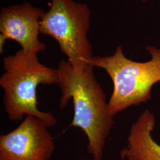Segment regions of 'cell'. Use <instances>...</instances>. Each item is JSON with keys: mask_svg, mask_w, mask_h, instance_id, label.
<instances>
[{"mask_svg": "<svg viewBox=\"0 0 160 160\" xmlns=\"http://www.w3.org/2000/svg\"><path fill=\"white\" fill-rule=\"evenodd\" d=\"M91 64L81 70L75 69L68 61L58 67V84L61 90L59 106L65 108L70 100L74 104L71 126L80 128L86 135L87 151L92 160H102L107 138L114 124L106 94Z\"/></svg>", "mask_w": 160, "mask_h": 160, "instance_id": "6da1fadb", "label": "cell"}, {"mask_svg": "<svg viewBox=\"0 0 160 160\" xmlns=\"http://www.w3.org/2000/svg\"><path fill=\"white\" fill-rule=\"evenodd\" d=\"M3 69L0 86L4 91V106L9 119L19 121L26 116H33L48 128L55 125L57 119L51 112L40 111L38 108L37 88L39 85L58 84L57 69L40 63L37 53L22 49L4 58Z\"/></svg>", "mask_w": 160, "mask_h": 160, "instance_id": "7a4b0ae2", "label": "cell"}, {"mask_svg": "<svg viewBox=\"0 0 160 160\" xmlns=\"http://www.w3.org/2000/svg\"><path fill=\"white\" fill-rule=\"evenodd\" d=\"M145 48L151 58L143 62L126 58L120 46L113 55L92 59L91 65L105 70L113 82V90L108 102L113 116L130 106L150 100L152 87L160 81V49L154 46Z\"/></svg>", "mask_w": 160, "mask_h": 160, "instance_id": "3957f363", "label": "cell"}, {"mask_svg": "<svg viewBox=\"0 0 160 160\" xmlns=\"http://www.w3.org/2000/svg\"><path fill=\"white\" fill-rule=\"evenodd\" d=\"M51 1L50 10L40 20V33L57 41L75 69L86 68L93 58L87 38L91 16L88 6L73 0Z\"/></svg>", "mask_w": 160, "mask_h": 160, "instance_id": "277c9868", "label": "cell"}, {"mask_svg": "<svg viewBox=\"0 0 160 160\" xmlns=\"http://www.w3.org/2000/svg\"><path fill=\"white\" fill-rule=\"evenodd\" d=\"M39 118L26 116L20 125L0 137V160H49L55 149L53 138Z\"/></svg>", "mask_w": 160, "mask_h": 160, "instance_id": "5b68a950", "label": "cell"}, {"mask_svg": "<svg viewBox=\"0 0 160 160\" xmlns=\"http://www.w3.org/2000/svg\"><path fill=\"white\" fill-rule=\"evenodd\" d=\"M45 12L29 3L4 7L0 14V31L6 39L16 41L22 49L38 53L46 45L38 39L40 21Z\"/></svg>", "mask_w": 160, "mask_h": 160, "instance_id": "8992f818", "label": "cell"}, {"mask_svg": "<svg viewBox=\"0 0 160 160\" xmlns=\"http://www.w3.org/2000/svg\"><path fill=\"white\" fill-rule=\"evenodd\" d=\"M155 118L146 109L132 125L128 137V145L120 152L126 160H160V145L152 137Z\"/></svg>", "mask_w": 160, "mask_h": 160, "instance_id": "52a82bcc", "label": "cell"}, {"mask_svg": "<svg viewBox=\"0 0 160 160\" xmlns=\"http://www.w3.org/2000/svg\"><path fill=\"white\" fill-rule=\"evenodd\" d=\"M121 160H125V159L123 158H122V157H121Z\"/></svg>", "mask_w": 160, "mask_h": 160, "instance_id": "ba28073f", "label": "cell"}]
</instances>
